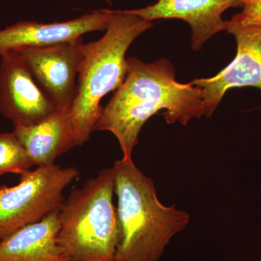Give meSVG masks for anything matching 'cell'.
Returning a JSON list of instances; mask_svg holds the SVG:
<instances>
[{"label":"cell","instance_id":"obj_1","mask_svg":"<svg viewBox=\"0 0 261 261\" xmlns=\"http://www.w3.org/2000/svg\"><path fill=\"white\" fill-rule=\"evenodd\" d=\"M202 93L192 82L181 84L175 69L165 58L146 63L127 59V74L106 107L94 130H108L116 137L125 161H132L142 126L151 117L164 110L168 124L187 125L202 115Z\"/></svg>","mask_w":261,"mask_h":261},{"label":"cell","instance_id":"obj_2","mask_svg":"<svg viewBox=\"0 0 261 261\" xmlns=\"http://www.w3.org/2000/svg\"><path fill=\"white\" fill-rule=\"evenodd\" d=\"M113 168L119 227L116 261H159L171 240L188 226L190 214L163 205L153 180L133 160H119Z\"/></svg>","mask_w":261,"mask_h":261},{"label":"cell","instance_id":"obj_3","mask_svg":"<svg viewBox=\"0 0 261 261\" xmlns=\"http://www.w3.org/2000/svg\"><path fill=\"white\" fill-rule=\"evenodd\" d=\"M111 18L100 39L84 44L76 93L68 114L75 146L89 140L102 113L101 99L116 91L127 74L126 53L132 42L153 27L126 10H111Z\"/></svg>","mask_w":261,"mask_h":261},{"label":"cell","instance_id":"obj_4","mask_svg":"<svg viewBox=\"0 0 261 261\" xmlns=\"http://www.w3.org/2000/svg\"><path fill=\"white\" fill-rule=\"evenodd\" d=\"M114 194V171L106 168L65 199L58 240L69 261H116L119 227Z\"/></svg>","mask_w":261,"mask_h":261},{"label":"cell","instance_id":"obj_5","mask_svg":"<svg viewBox=\"0 0 261 261\" xmlns=\"http://www.w3.org/2000/svg\"><path fill=\"white\" fill-rule=\"evenodd\" d=\"M80 175L74 167H37L20 176L18 185L0 187V240L61 209L63 192Z\"/></svg>","mask_w":261,"mask_h":261},{"label":"cell","instance_id":"obj_6","mask_svg":"<svg viewBox=\"0 0 261 261\" xmlns=\"http://www.w3.org/2000/svg\"><path fill=\"white\" fill-rule=\"evenodd\" d=\"M58 110L38 84L20 53H0V113L14 126L35 124Z\"/></svg>","mask_w":261,"mask_h":261},{"label":"cell","instance_id":"obj_7","mask_svg":"<svg viewBox=\"0 0 261 261\" xmlns=\"http://www.w3.org/2000/svg\"><path fill=\"white\" fill-rule=\"evenodd\" d=\"M238 44L233 61L216 76L192 82L202 93V115L211 117L228 89L253 87L261 91V25L243 27L227 20L226 29Z\"/></svg>","mask_w":261,"mask_h":261},{"label":"cell","instance_id":"obj_8","mask_svg":"<svg viewBox=\"0 0 261 261\" xmlns=\"http://www.w3.org/2000/svg\"><path fill=\"white\" fill-rule=\"evenodd\" d=\"M82 39L18 51L34 80L58 109H69L84 56Z\"/></svg>","mask_w":261,"mask_h":261},{"label":"cell","instance_id":"obj_9","mask_svg":"<svg viewBox=\"0 0 261 261\" xmlns=\"http://www.w3.org/2000/svg\"><path fill=\"white\" fill-rule=\"evenodd\" d=\"M111 15V10L101 9L64 22H18L0 30V53L71 42L87 33L106 31Z\"/></svg>","mask_w":261,"mask_h":261},{"label":"cell","instance_id":"obj_10","mask_svg":"<svg viewBox=\"0 0 261 261\" xmlns=\"http://www.w3.org/2000/svg\"><path fill=\"white\" fill-rule=\"evenodd\" d=\"M243 8L242 0H158L140 9L126 10L147 21L159 19H179L192 29V48L197 51L213 36L226 29L224 11Z\"/></svg>","mask_w":261,"mask_h":261},{"label":"cell","instance_id":"obj_11","mask_svg":"<svg viewBox=\"0 0 261 261\" xmlns=\"http://www.w3.org/2000/svg\"><path fill=\"white\" fill-rule=\"evenodd\" d=\"M59 211L2 239L0 261H69L58 243Z\"/></svg>","mask_w":261,"mask_h":261},{"label":"cell","instance_id":"obj_12","mask_svg":"<svg viewBox=\"0 0 261 261\" xmlns=\"http://www.w3.org/2000/svg\"><path fill=\"white\" fill-rule=\"evenodd\" d=\"M13 132L37 167L55 164L60 156L75 147L68 109H58L35 124L14 126Z\"/></svg>","mask_w":261,"mask_h":261},{"label":"cell","instance_id":"obj_13","mask_svg":"<svg viewBox=\"0 0 261 261\" xmlns=\"http://www.w3.org/2000/svg\"><path fill=\"white\" fill-rule=\"evenodd\" d=\"M33 164L14 132L0 133V176L15 173L21 176Z\"/></svg>","mask_w":261,"mask_h":261},{"label":"cell","instance_id":"obj_14","mask_svg":"<svg viewBox=\"0 0 261 261\" xmlns=\"http://www.w3.org/2000/svg\"><path fill=\"white\" fill-rule=\"evenodd\" d=\"M242 11L233 15L230 21L243 27L261 25V0H242Z\"/></svg>","mask_w":261,"mask_h":261},{"label":"cell","instance_id":"obj_15","mask_svg":"<svg viewBox=\"0 0 261 261\" xmlns=\"http://www.w3.org/2000/svg\"><path fill=\"white\" fill-rule=\"evenodd\" d=\"M106 1L110 5H111V3H112V1H111V0H106Z\"/></svg>","mask_w":261,"mask_h":261}]
</instances>
